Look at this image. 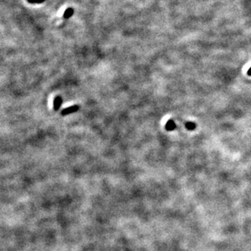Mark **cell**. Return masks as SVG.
<instances>
[{"label": "cell", "mask_w": 251, "mask_h": 251, "mask_svg": "<svg viewBox=\"0 0 251 251\" xmlns=\"http://www.w3.org/2000/svg\"><path fill=\"white\" fill-rule=\"evenodd\" d=\"M79 110V106L77 105H74V106H72V107H69L66 109H63L62 111V115L63 116H65V115H68V114L71 113H74V112H77Z\"/></svg>", "instance_id": "cell-1"}, {"label": "cell", "mask_w": 251, "mask_h": 251, "mask_svg": "<svg viewBox=\"0 0 251 251\" xmlns=\"http://www.w3.org/2000/svg\"><path fill=\"white\" fill-rule=\"evenodd\" d=\"M62 103H63V100H62L61 97L57 96L55 98V100H54V110L55 111H58L60 108V107H61Z\"/></svg>", "instance_id": "cell-2"}, {"label": "cell", "mask_w": 251, "mask_h": 251, "mask_svg": "<svg viewBox=\"0 0 251 251\" xmlns=\"http://www.w3.org/2000/svg\"><path fill=\"white\" fill-rule=\"evenodd\" d=\"M165 128H166V129L168 131H172V130H174V129L177 128V125H176V124H175V122L173 120H169L168 122H167L166 125H165Z\"/></svg>", "instance_id": "cell-3"}, {"label": "cell", "mask_w": 251, "mask_h": 251, "mask_svg": "<svg viewBox=\"0 0 251 251\" xmlns=\"http://www.w3.org/2000/svg\"><path fill=\"white\" fill-rule=\"evenodd\" d=\"M73 13H74V10L72 8H71V7H69V8H68L65 11H64L63 17L65 18V19H68V18H70L72 15H73Z\"/></svg>", "instance_id": "cell-4"}, {"label": "cell", "mask_w": 251, "mask_h": 251, "mask_svg": "<svg viewBox=\"0 0 251 251\" xmlns=\"http://www.w3.org/2000/svg\"><path fill=\"white\" fill-rule=\"evenodd\" d=\"M185 127L188 130L192 131V130H194L196 129V125L194 122H186Z\"/></svg>", "instance_id": "cell-5"}, {"label": "cell", "mask_w": 251, "mask_h": 251, "mask_svg": "<svg viewBox=\"0 0 251 251\" xmlns=\"http://www.w3.org/2000/svg\"><path fill=\"white\" fill-rule=\"evenodd\" d=\"M45 0H28V2L30 3H42Z\"/></svg>", "instance_id": "cell-6"}, {"label": "cell", "mask_w": 251, "mask_h": 251, "mask_svg": "<svg viewBox=\"0 0 251 251\" xmlns=\"http://www.w3.org/2000/svg\"><path fill=\"white\" fill-rule=\"evenodd\" d=\"M247 75L249 76V77H251V68L248 70V72H247Z\"/></svg>", "instance_id": "cell-7"}]
</instances>
